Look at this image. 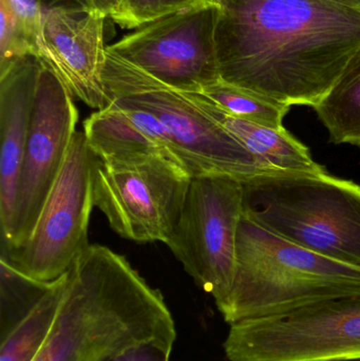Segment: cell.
<instances>
[{
    "label": "cell",
    "mask_w": 360,
    "mask_h": 361,
    "mask_svg": "<svg viewBox=\"0 0 360 361\" xmlns=\"http://www.w3.org/2000/svg\"><path fill=\"white\" fill-rule=\"evenodd\" d=\"M220 78L314 107L360 48V10L325 0H218Z\"/></svg>",
    "instance_id": "1"
},
{
    "label": "cell",
    "mask_w": 360,
    "mask_h": 361,
    "mask_svg": "<svg viewBox=\"0 0 360 361\" xmlns=\"http://www.w3.org/2000/svg\"><path fill=\"white\" fill-rule=\"evenodd\" d=\"M154 341H177L164 297L126 258L90 244L68 271L54 324L34 361H99Z\"/></svg>",
    "instance_id": "2"
},
{
    "label": "cell",
    "mask_w": 360,
    "mask_h": 361,
    "mask_svg": "<svg viewBox=\"0 0 360 361\" xmlns=\"http://www.w3.org/2000/svg\"><path fill=\"white\" fill-rule=\"evenodd\" d=\"M360 296V269L296 245L243 216L234 281L220 309L228 324Z\"/></svg>",
    "instance_id": "3"
},
{
    "label": "cell",
    "mask_w": 360,
    "mask_h": 361,
    "mask_svg": "<svg viewBox=\"0 0 360 361\" xmlns=\"http://www.w3.org/2000/svg\"><path fill=\"white\" fill-rule=\"evenodd\" d=\"M243 216L311 252L360 269V185L321 173L241 180Z\"/></svg>",
    "instance_id": "4"
},
{
    "label": "cell",
    "mask_w": 360,
    "mask_h": 361,
    "mask_svg": "<svg viewBox=\"0 0 360 361\" xmlns=\"http://www.w3.org/2000/svg\"><path fill=\"white\" fill-rule=\"evenodd\" d=\"M103 82L107 103L141 108L164 125L190 177L226 175L244 180L268 173L234 135L203 109L194 93L167 86L108 47Z\"/></svg>",
    "instance_id": "5"
},
{
    "label": "cell",
    "mask_w": 360,
    "mask_h": 361,
    "mask_svg": "<svg viewBox=\"0 0 360 361\" xmlns=\"http://www.w3.org/2000/svg\"><path fill=\"white\" fill-rule=\"evenodd\" d=\"M228 361H360V296L230 324Z\"/></svg>",
    "instance_id": "6"
},
{
    "label": "cell",
    "mask_w": 360,
    "mask_h": 361,
    "mask_svg": "<svg viewBox=\"0 0 360 361\" xmlns=\"http://www.w3.org/2000/svg\"><path fill=\"white\" fill-rule=\"evenodd\" d=\"M190 173L162 154L126 161L97 159L93 199L120 237L168 245L181 216Z\"/></svg>",
    "instance_id": "7"
},
{
    "label": "cell",
    "mask_w": 360,
    "mask_h": 361,
    "mask_svg": "<svg viewBox=\"0 0 360 361\" xmlns=\"http://www.w3.org/2000/svg\"><path fill=\"white\" fill-rule=\"evenodd\" d=\"M97 159L84 131H76L31 235L16 250L1 252L0 258L39 281H55L71 269L90 245L88 226L94 207Z\"/></svg>",
    "instance_id": "8"
},
{
    "label": "cell",
    "mask_w": 360,
    "mask_h": 361,
    "mask_svg": "<svg viewBox=\"0 0 360 361\" xmlns=\"http://www.w3.org/2000/svg\"><path fill=\"white\" fill-rule=\"evenodd\" d=\"M242 214L240 180L226 175L192 178L177 229L167 245L188 275L213 297L218 310L232 290Z\"/></svg>",
    "instance_id": "9"
},
{
    "label": "cell",
    "mask_w": 360,
    "mask_h": 361,
    "mask_svg": "<svg viewBox=\"0 0 360 361\" xmlns=\"http://www.w3.org/2000/svg\"><path fill=\"white\" fill-rule=\"evenodd\" d=\"M219 16V4L198 6L143 25L108 49L171 88L201 93L221 80Z\"/></svg>",
    "instance_id": "10"
},
{
    "label": "cell",
    "mask_w": 360,
    "mask_h": 361,
    "mask_svg": "<svg viewBox=\"0 0 360 361\" xmlns=\"http://www.w3.org/2000/svg\"><path fill=\"white\" fill-rule=\"evenodd\" d=\"M77 121L73 95L44 63L17 185L12 229L1 252L16 250L31 235L65 164Z\"/></svg>",
    "instance_id": "11"
},
{
    "label": "cell",
    "mask_w": 360,
    "mask_h": 361,
    "mask_svg": "<svg viewBox=\"0 0 360 361\" xmlns=\"http://www.w3.org/2000/svg\"><path fill=\"white\" fill-rule=\"evenodd\" d=\"M99 14L44 11L37 55L73 97L93 109L107 105L103 71L107 59L105 19Z\"/></svg>",
    "instance_id": "12"
},
{
    "label": "cell",
    "mask_w": 360,
    "mask_h": 361,
    "mask_svg": "<svg viewBox=\"0 0 360 361\" xmlns=\"http://www.w3.org/2000/svg\"><path fill=\"white\" fill-rule=\"evenodd\" d=\"M44 61L27 54L0 72V235L6 243L12 229L17 185L33 116Z\"/></svg>",
    "instance_id": "13"
},
{
    "label": "cell",
    "mask_w": 360,
    "mask_h": 361,
    "mask_svg": "<svg viewBox=\"0 0 360 361\" xmlns=\"http://www.w3.org/2000/svg\"><path fill=\"white\" fill-rule=\"evenodd\" d=\"M203 109L234 135L268 173H321L310 149L285 128L276 129L222 111L204 95L194 93Z\"/></svg>",
    "instance_id": "14"
},
{
    "label": "cell",
    "mask_w": 360,
    "mask_h": 361,
    "mask_svg": "<svg viewBox=\"0 0 360 361\" xmlns=\"http://www.w3.org/2000/svg\"><path fill=\"white\" fill-rule=\"evenodd\" d=\"M82 131L91 152L104 162H126L156 154L164 156L124 111L111 103L91 114L85 121Z\"/></svg>",
    "instance_id": "15"
},
{
    "label": "cell",
    "mask_w": 360,
    "mask_h": 361,
    "mask_svg": "<svg viewBox=\"0 0 360 361\" xmlns=\"http://www.w3.org/2000/svg\"><path fill=\"white\" fill-rule=\"evenodd\" d=\"M313 109L329 131L330 142L360 147V48Z\"/></svg>",
    "instance_id": "16"
},
{
    "label": "cell",
    "mask_w": 360,
    "mask_h": 361,
    "mask_svg": "<svg viewBox=\"0 0 360 361\" xmlns=\"http://www.w3.org/2000/svg\"><path fill=\"white\" fill-rule=\"evenodd\" d=\"M67 275L55 280L39 305L10 334L0 339V361H34L42 351L61 305Z\"/></svg>",
    "instance_id": "17"
},
{
    "label": "cell",
    "mask_w": 360,
    "mask_h": 361,
    "mask_svg": "<svg viewBox=\"0 0 360 361\" xmlns=\"http://www.w3.org/2000/svg\"><path fill=\"white\" fill-rule=\"evenodd\" d=\"M52 282L39 281L0 258V339L10 334L48 294Z\"/></svg>",
    "instance_id": "18"
},
{
    "label": "cell",
    "mask_w": 360,
    "mask_h": 361,
    "mask_svg": "<svg viewBox=\"0 0 360 361\" xmlns=\"http://www.w3.org/2000/svg\"><path fill=\"white\" fill-rule=\"evenodd\" d=\"M200 94L230 116L276 129L285 128L283 118L291 108L221 80L206 87Z\"/></svg>",
    "instance_id": "19"
},
{
    "label": "cell",
    "mask_w": 360,
    "mask_h": 361,
    "mask_svg": "<svg viewBox=\"0 0 360 361\" xmlns=\"http://www.w3.org/2000/svg\"><path fill=\"white\" fill-rule=\"evenodd\" d=\"M211 4L218 0H120L111 18L125 29H133Z\"/></svg>",
    "instance_id": "20"
},
{
    "label": "cell",
    "mask_w": 360,
    "mask_h": 361,
    "mask_svg": "<svg viewBox=\"0 0 360 361\" xmlns=\"http://www.w3.org/2000/svg\"><path fill=\"white\" fill-rule=\"evenodd\" d=\"M44 11L63 10L74 14L111 17L120 0H37Z\"/></svg>",
    "instance_id": "21"
},
{
    "label": "cell",
    "mask_w": 360,
    "mask_h": 361,
    "mask_svg": "<svg viewBox=\"0 0 360 361\" xmlns=\"http://www.w3.org/2000/svg\"><path fill=\"white\" fill-rule=\"evenodd\" d=\"M173 347L167 341H148L99 361H170Z\"/></svg>",
    "instance_id": "22"
},
{
    "label": "cell",
    "mask_w": 360,
    "mask_h": 361,
    "mask_svg": "<svg viewBox=\"0 0 360 361\" xmlns=\"http://www.w3.org/2000/svg\"><path fill=\"white\" fill-rule=\"evenodd\" d=\"M325 1L333 2V4H342V6H350V8H359L360 0H325Z\"/></svg>",
    "instance_id": "23"
}]
</instances>
